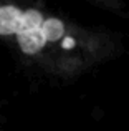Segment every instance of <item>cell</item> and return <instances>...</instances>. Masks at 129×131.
<instances>
[{
    "label": "cell",
    "mask_w": 129,
    "mask_h": 131,
    "mask_svg": "<svg viewBox=\"0 0 129 131\" xmlns=\"http://www.w3.org/2000/svg\"><path fill=\"white\" fill-rule=\"evenodd\" d=\"M23 13L15 7H2L0 8V33L2 35H12L18 33L22 27Z\"/></svg>",
    "instance_id": "1"
},
{
    "label": "cell",
    "mask_w": 129,
    "mask_h": 131,
    "mask_svg": "<svg viewBox=\"0 0 129 131\" xmlns=\"http://www.w3.org/2000/svg\"><path fill=\"white\" fill-rule=\"evenodd\" d=\"M18 43H20V48L25 53H36L38 50L43 48L46 40H45L42 28H33V30H27V32H20Z\"/></svg>",
    "instance_id": "2"
},
{
    "label": "cell",
    "mask_w": 129,
    "mask_h": 131,
    "mask_svg": "<svg viewBox=\"0 0 129 131\" xmlns=\"http://www.w3.org/2000/svg\"><path fill=\"white\" fill-rule=\"evenodd\" d=\"M42 32H43V35H45L46 42L60 40L63 37V23L56 18H50V20H46V22H43Z\"/></svg>",
    "instance_id": "3"
},
{
    "label": "cell",
    "mask_w": 129,
    "mask_h": 131,
    "mask_svg": "<svg viewBox=\"0 0 129 131\" xmlns=\"http://www.w3.org/2000/svg\"><path fill=\"white\" fill-rule=\"evenodd\" d=\"M42 25H43L42 15H40L38 12H35V10H28V12H25L23 17H22L20 32H27V30H33V28H42Z\"/></svg>",
    "instance_id": "4"
},
{
    "label": "cell",
    "mask_w": 129,
    "mask_h": 131,
    "mask_svg": "<svg viewBox=\"0 0 129 131\" xmlns=\"http://www.w3.org/2000/svg\"><path fill=\"white\" fill-rule=\"evenodd\" d=\"M63 47H66V48H71V47H73V40H71V38H64V42H63Z\"/></svg>",
    "instance_id": "5"
}]
</instances>
